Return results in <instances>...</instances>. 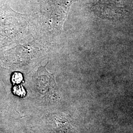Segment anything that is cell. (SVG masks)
Returning a JSON list of instances; mask_svg holds the SVG:
<instances>
[{
    "label": "cell",
    "instance_id": "3",
    "mask_svg": "<svg viewBox=\"0 0 133 133\" xmlns=\"http://www.w3.org/2000/svg\"><path fill=\"white\" fill-rule=\"evenodd\" d=\"M23 79L22 75L20 72H15L12 75L11 80L14 84H19Z\"/></svg>",
    "mask_w": 133,
    "mask_h": 133
},
{
    "label": "cell",
    "instance_id": "2",
    "mask_svg": "<svg viewBox=\"0 0 133 133\" xmlns=\"http://www.w3.org/2000/svg\"><path fill=\"white\" fill-rule=\"evenodd\" d=\"M13 92L15 95H17L21 97H24L26 95V92L23 87L21 85L14 86Z\"/></svg>",
    "mask_w": 133,
    "mask_h": 133
},
{
    "label": "cell",
    "instance_id": "1",
    "mask_svg": "<svg viewBox=\"0 0 133 133\" xmlns=\"http://www.w3.org/2000/svg\"><path fill=\"white\" fill-rule=\"evenodd\" d=\"M36 90L39 95L49 101L55 100L59 96L54 75L45 69V66H40L33 77Z\"/></svg>",
    "mask_w": 133,
    "mask_h": 133
}]
</instances>
